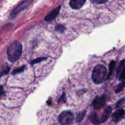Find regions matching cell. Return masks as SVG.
Here are the masks:
<instances>
[{
    "label": "cell",
    "instance_id": "obj_1",
    "mask_svg": "<svg viewBox=\"0 0 125 125\" xmlns=\"http://www.w3.org/2000/svg\"><path fill=\"white\" fill-rule=\"evenodd\" d=\"M7 57L12 62L18 61L22 53V45L19 42H13L7 48Z\"/></svg>",
    "mask_w": 125,
    "mask_h": 125
},
{
    "label": "cell",
    "instance_id": "obj_2",
    "mask_svg": "<svg viewBox=\"0 0 125 125\" xmlns=\"http://www.w3.org/2000/svg\"><path fill=\"white\" fill-rule=\"evenodd\" d=\"M107 71L106 67L103 65H97L93 70L92 78L95 84H101L104 82L107 78Z\"/></svg>",
    "mask_w": 125,
    "mask_h": 125
},
{
    "label": "cell",
    "instance_id": "obj_3",
    "mask_svg": "<svg viewBox=\"0 0 125 125\" xmlns=\"http://www.w3.org/2000/svg\"><path fill=\"white\" fill-rule=\"evenodd\" d=\"M74 120V115L70 111H64L60 114L59 122L62 125H71Z\"/></svg>",
    "mask_w": 125,
    "mask_h": 125
},
{
    "label": "cell",
    "instance_id": "obj_4",
    "mask_svg": "<svg viewBox=\"0 0 125 125\" xmlns=\"http://www.w3.org/2000/svg\"><path fill=\"white\" fill-rule=\"evenodd\" d=\"M32 2V1H23V2H22L14 10L12 11V12L10 14V17H12V18L15 17L18 13H20L21 11L23 10L26 9L28 7H29Z\"/></svg>",
    "mask_w": 125,
    "mask_h": 125
},
{
    "label": "cell",
    "instance_id": "obj_5",
    "mask_svg": "<svg viewBox=\"0 0 125 125\" xmlns=\"http://www.w3.org/2000/svg\"><path fill=\"white\" fill-rule=\"evenodd\" d=\"M106 101V95H103L101 96H96L95 100L93 102V106L95 109H99L104 106Z\"/></svg>",
    "mask_w": 125,
    "mask_h": 125
},
{
    "label": "cell",
    "instance_id": "obj_6",
    "mask_svg": "<svg viewBox=\"0 0 125 125\" xmlns=\"http://www.w3.org/2000/svg\"><path fill=\"white\" fill-rule=\"evenodd\" d=\"M61 8V6H57V7H56L55 9H54L52 11L50 12V13L47 15L45 17V20L46 21H50L53 20L54 18H56V17L58 15L59 13L60 9Z\"/></svg>",
    "mask_w": 125,
    "mask_h": 125
},
{
    "label": "cell",
    "instance_id": "obj_7",
    "mask_svg": "<svg viewBox=\"0 0 125 125\" xmlns=\"http://www.w3.org/2000/svg\"><path fill=\"white\" fill-rule=\"evenodd\" d=\"M125 111L123 109H120L116 111L113 114L112 116V120L114 122H118L122 120L124 118Z\"/></svg>",
    "mask_w": 125,
    "mask_h": 125
},
{
    "label": "cell",
    "instance_id": "obj_8",
    "mask_svg": "<svg viewBox=\"0 0 125 125\" xmlns=\"http://www.w3.org/2000/svg\"><path fill=\"white\" fill-rule=\"evenodd\" d=\"M112 108L110 106H108V107H107L105 109L103 113L102 117H101V119L100 120V123H104V122H106L109 119V118L111 116V113H112Z\"/></svg>",
    "mask_w": 125,
    "mask_h": 125
},
{
    "label": "cell",
    "instance_id": "obj_9",
    "mask_svg": "<svg viewBox=\"0 0 125 125\" xmlns=\"http://www.w3.org/2000/svg\"><path fill=\"white\" fill-rule=\"evenodd\" d=\"M85 2V0H72L70 1V5L73 9H79L83 7Z\"/></svg>",
    "mask_w": 125,
    "mask_h": 125
},
{
    "label": "cell",
    "instance_id": "obj_10",
    "mask_svg": "<svg viewBox=\"0 0 125 125\" xmlns=\"http://www.w3.org/2000/svg\"><path fill=\"white\" fill-rule=\"evenodd\" d=\"M89 118H90V121L95 125H97L100 123V121H99V119L98 118L97 114L95 113V112H94V113H92L90 115Z\"/></svg>",
    "mask_w": 125,
    "mask_h": 125
},
{
    "label": "cell",
    "instance_id": "obj_11",
    "mask_svg": "<svg viewBox=\"0 0 125 125\" xmlns=\"http://www.w3.org/2000/svg\"><path fill=\"white\" fill-rule=\"evenodd\" d=\"M124 67H125V59H123L121 62L120 63L119 65H118V68L117 70V76H120V74L122 73L123 71H124Z\"/></svg>",
    "mask_w": 125,
    "mask_h": 125
},
{
    "label": "cell",
    "instance_id": "obj_12",
    "mask_svg": "<svg viewBox=\"0 0 125 125\" xmlns=\"http://www.w3.org/2000/svg\"><path fill=\"white\" fill-rule=\"evenodd\" d=\"M55 29H56V31L59 32L63 33L65 31V27L63 24H57L55 26Z\"/></svg>",
    "mask_w": 125,
    "mask_h": 125
},
{
    "label": "cell",
    "instance_id": "obj_13",
    "mask_svg": "<svg viewBox=\"0 0 125 125\" xmlns=\"http://www.w3.org/2000/svg\"><path fill=\"white\" fill-rule=\"evenodd\" d=\"M85 114H86V111H83V112H80V113L78 114V115H77V118H76L77 122H81L82 120H83V119H84V117H85Z\"/></svg>",
    "mask_w": 125,
    "mask_h": 125
},
{
    "label": "cell",
    "instance_id": "obj_14",
    "mask_svg": "<svg viewBox=\"0 0 125 125\" xmlns=\"http://www.w3.org/2000/svg\"><path fill=\"white\" fill-rule=\"evenodd\" d=\"M115 65V62L114 61H111V63H110L109 64V74L108 75H107V78H108V79L110 78V76H111V74H112V72H113Z\"/></svg>",
    "mask_w": 125,
    "mask_h": 125
},
{
    "label": "cell",
    "instance_id": "obj_15",
    "mask_svg": "<svg viewBox=\"0 0 125 125\" xmlns=\"http://www.w3.org/2000/svg\"><path fill=\"white\" fill-rule=\"evenodd\" d=\"M25 68H26V66L24 65V66H22V67H19V68H16V69H15L12 72V74H13V75H15V74H18V73H21V72H23V71L24 70V69H25Z\"/></svg>",
    "mask_w": 125,
    "mask_h": 125
},
{
    "label": "cell",
    "instance_id": "obj_16",
    "mask_svg": "<svg viewBox=\"0 0 125 125\" xmlns=\"http://www.w3.org/2000/svg\"><path fill=\"white\" fill-rule=\"evenodd\" d=\"M124 87H125V83L124 81H123L122 83H120V84L117 86V88H116L115 92L117 94V93L120 92H122V90H123V89H124Z\"/></svg>",
    "mask_w": 125,
    "mask_h": 125
},
{
    "label": "cell",
    "instance_id": "obj_17",
    "mask_svg": "<svg viewBox=\"0 0 125 125\" xmlns=\"http://www.w3.org/2000/svg\"><path fill=\"white\" fill-rule=\"evenodd\" d=\"M46 57H44V58H43V57H40V58L36 59H35V60H34V61H32L31 64L34 65V64H35V63H39V62H42V61H45V60H46Z\"/></svg>",
    "mask_w": 125,
    "mask_h": 125
},
{
    "label": "cell",
    "instance_id": "obj_18",
    "mask_svg": "<svg viewBox=\"0 0 125 125\" xmlns=\"http://www.w3.org/2000/svg\"><path fill=\"white\" fill-rule=\"evenodd\" d=\"M94 3H96V4H104V3H106V2H107V1H104V0H93L92 1Z\"/></svg>",
    "mask_w": 125,
    "mask_h": 125
},
{
    "label": "cell",
    "instance_id": "obj_19",
    "mask_svg": "<svg viewBox=\"0 0 125 125\" xmlns=\"http://www.w3.org/2000/svg\"><path fill=\"white\" fill-rule=\"evenodd\" d=\"M124 101H125V98H123L122 100H119V101H118V103H117V107H121V106H122V104H123V103H124Z\"/></svg>",
    "mask_w": 125,
    "mask_h": 125
},
{
    "label": "cell",
    "instance_id": "obj_20",
    "mask_svg": "<svg viewBox=\"0 0 125 125\" xmlns=\"http://www.w3.org/2000/svg\"><path fill=\"white\" fill-rule=\"evenodd\" d=\"M9 71H10V68H7V69H6V70L4 71V72H2V73H1V74H0V76H4L5 75V74H7V73H9Z\"/></svg>",
    "mask_w": 125,
    "mask_h": 125
},
{
    "label": "cell",
    "instance_id": "obj_21",
    "mask_svg": "<svg viewBox=\"0 0 125 125\" xmlns=\"http://www.w3.org/2000/svg\"><path fill=\"white\" fill-rule=\"evenodd\" d=\"M4 94V90H3V88L2 87L0 86V95H2Z\"/></svg>",
    "mask_w": 125,
    "mask_h": 125
}]
</instances>
